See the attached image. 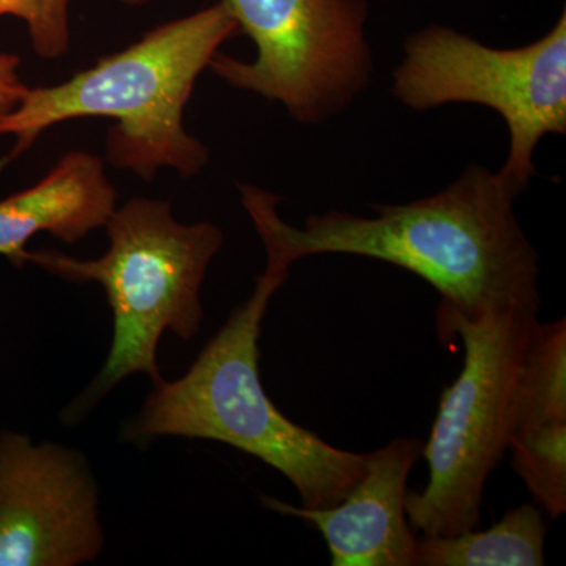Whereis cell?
Listing matches in <instances>:
<instances>
[{"label":"cell","mask_w":566,"mask_h":566,"mask_svg":"<svg viewBox=\"0 0 566 566\" xmlns=\"http://www.w3.org/2000/svg\"><path fill=\"white\" fill-rule=\"evenodd\" d=\"M245 211L266 260L292 268L316 255L379 260L419 275L441 303L468 316L539 312V255L517 222L523 182L479 164L433 196L371 205L374 218L329 210L293 227L277 212L281 197L241 185Z\"/></svg>","instance_id":"1"},{"label":"cell","mask_w":566,"mask_h":566,"mask_svg":"<svg viewBox=\"0 0 566 566\" xmlns=\"http://www.w3.org/2000/svg\"><path fill=\"white\" fill-rule=\"evenodd\" d=\"M238 33L237 21L218 2L151 29L63 84L28 88L17 109L0 118V136L14 137L13 148L0 158V172L52 125L85 117L117 122L106 142L107 161L117 169L145 181L164 167L182 177L202 172L208 148L186 132L182 114L200 73Z\"/></svg>","instance_id":"2"},{"label":"cell","mask_w":566,"mask_h":566,"mask_svg":"<svg viewBox=\"0 0 566 566\" xmlns=\"http://www.w3.org/2000/svg\"><path fill=\"white\" fill-rule=\"evenodd\" d=\"M289 275L290 268L266 260L251 297L234 308L180 379L153 385L122 436L137 444L161 436L222 442L285 475L304 509H327L344 501L363 479L367 453L338 449L286 419L264 392L259 367L262 322Z\"/></svg>","instance_id":"3"},{"label":"cell","mask_w":566,"mask_h":566,"mask_svg":"<svg viewBox=\"0 0 566 566\" xmlns=\"http://www.w3.org/2000/svg\"><path fill=\"white\" fill-rule=\"evenodd\" d=\"M111 248L102 259L77 260L57 251L29 252L28 263L70 282H98L114 314L106 364L92 385L65 409L63 423H77L123 379L136 374L163 381L159 338L172 331L192 340L203 322L200 289L223 233L210 222L185 226L170 203L133 199L106 223Z\"/></svg>","instance_id":"4"},{"label":"cell","mask_w":566,"mask_h":566,"mask_svg":"<svg viewBox=\"0 0 566 566\" xmlns=\"http://www.w3.org/2000/svg\"><path fill=\"white\" fill-rule=\"evenodd\" d=\"M538 312L468 316L439 303V337L463 342V368L441 395L422 457L430 480L408 491L406 516L422 536L479 527L488 479L509 452L520 419V379Z\"/></svg>","instance_id":"5"},{"label":"cell","mask_w":566,"mask_h":566,"mask_svg":"<svg viewBox=\"0 0 566 566\" xmlns=\"http://www.w3.org/2000/svg\"><path fill=\"white\" fill-rule=\"evenodd\" d=\"M392 95L408 109L449 104L490 107L504 118L510 147L502 172L531 185L543 137L566 133V13L526 46L499 50L450 28L431 25L405 41Z\"/></svg>","instance_id":"6"},{"label":"cell","mask_w":566,"mask_h":566,"mask_svg":"<svg viewBox=\"0 0 566 566\" xmlns=\"http://www.w3.org/2000/svg\"><path fill=\"white\" fill-rule=\"evenodd\" d=\"M256 46L253 62L218 52L216 76L281 103L303 125L337 117L371 84L367 0H221Z\"/></svg>","instance_id":"7"},{"label":"cell","mask_w":566,"mask_h":566,"mask_svg":"<svg viewBox=\"0 0 566 566\" xmlns=\"http://www.w3.org/2000/svg\"><path fill=\"white\" fill-rule=\"evenodd\" d=\"M98 486L76 450L0 433V566H76L102 554Z\"/></svg>","instance_id":"8"},{"label":"cell","mask_w":566,"mask_h":566,"mask_svg":"<svg viewBox=\"0 0 566 566\" xmlns=\"http://www.w3.org/2000/svg\"><path fill=\"white\" fill-rule=\"evenodd\" d=\"M423 444L397 438L367 453L363 479L327 509L290 505L271 495H263V505L318 528L333 566H419V536L406 516V495Z\"/></svg>","instance_id":"9"},{"label":"cell","mask_w":566,"mask_h":566,"mask_svg":"<svg viewBox=\"0 0 566 566\" xmlns=\"http://www.w3.org/2000/svg\"><path fill=\"white\" fill-rule=\"evenodd\" d=\"M117 203L103 159L85 151L62 156L43 180L0 200V256L13 266L28 263L35 234L50 233L66 244L106 226Z\"/></svg>","instance_id":"10"},{"label":"cell","mask_w":566,"mask_h":566,"mask_svg":"<svg viewBox=\"0 0 566 566\" xmlns=\"http://www.w3.org/2000/svg\"><path fill=\"white\" fill-rule=\"evenodd\" d=\"M547 524L542 509H509L488 531L419 536V566H542Z\"/></svg>","instance_id":"11"},{"label":"cell","mask_w":566,"mask_h":566,"mask_svg":"<svg viewBox=\"0 0 566 566\" xmlns=\"http://www.w3.org/2000/svg\"><path fill=\"white\" fill-rule=\"evenodd\" d=\"M554 422H566L565 318L538 322L531 335L521 368L516 433Z\"/></svg>","instance_id":"12"},{"label":"cell","mask_w":566,"mask_h":566,"mask_svg":"<svg viewBox=\"0 0 566 566\" xmlns=\"http://www.w3.org/2000/svg\"><path fill=\"white\" fill-rule=\"evenodd\" d=\"M513 471L526 483L543 513L556 520L566 512V422L517 431L510 441Z\"/></svg>","instance_id":"13"},{"label":"cell","mask_w":566,"mask_h":566,"mask_svg":"<svg viewBox=\"0 0 566 566\" xmlns=\"http://www.w3.org/2000/svg\"><path fill=\"white\" fill-rule=\"evenodd\" d=\"M71 0H0V18L24 21L33 51L43 59H59L70 51Z\"/></svg>","instance_id":"14"},{"label":"cell","mask_w":566,"mask_h":566,"mask_svg":"<svg viewBox=\"0 0 566 566\" xmlns=\"http://www.w3.org/2000/svg\"><path fill=\"white\" fill-rule=\"evenodd\" d=\"M21 59L11 52L0 51V118L17 109L28 85L20 76Z\"/></svg>","instance_id":"15"},{"label":"cell","mask_w":566,"mask_h":566,"mask_svg":"<svg viewBox=\"0 0 566 566\" xmlns=\"http://www.w3.org/2000/svg\"><path fill=\"white\" fill-rule=\"evenodd\" d=\"M118 2L125 3V6L140 7L150 2V0H118Z\"/></svg>","instance_id":"16"}]
</instances>
